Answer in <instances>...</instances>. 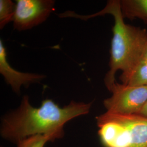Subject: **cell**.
I'll list each match as a JSON object with an SVG mask.
<instances>
[{
    "label": "cell",
    "mask_w": 147,
    "mask_h": 147,
    "mask_svg": "<svg viewBox=\"0 0 147 147\" xmlns=\"http://www.w3.org/2000/svg\"><path fill=\"white\" fill-rule=\"evenodd\" d=\"M92 104L93 102L72 101L61 107L52 99H46L39 107H35L25 95L16 109L2 117L1 136L15 144L36 135H49L53 141L62 138L65 124L75 118L89 113Z\"/></svg>",
    "instance_id": "6da1fadb"
},
{
    "label": "cell",
    "mask_w": 147,
    "mask_h": 147,
    "mask_svg": "<svg viewBox=\"0 0 147 147\" xmlns=\"http://www.w3.org/2000/svg\"><path fill=\"white\" fill-rule=\"evenodd\" d=\"M53 141V138L47 135H36L22 139L16 144L17 147H44L46 143Z\"/></svg>",
    "instance_id": "8fae6325"
},
{
    "label": "cell",
    "mask_w": 147,
    "mask_h": 147,
    "mask_svg": "<svg viewBox=\"0 0 147 147\" xmlns=\"http://www.w3.org/2000/svg\"><path fill=\"white\" fill-rule=\"evenodd\" d=\"M137 115H140L147 117V101L145 103V104L143 106L142 109L140 111L138 114Z\"/></svg>",
    "instance_id": "7c38bea8"
},
{
    "label": "cell",
    "mask_w": 147,
    "mask_h": 147,
    "mask_svg": "<svg viewBox=\"0 0 147 147\" xmlns=\"http://www.w3.org/2000/svg\"><path fill=\"white\" fill-rule=\"evenodd\" d=\"M142 59L144 61H145L146 63H147V42L143 53Z\"/></svg>",
    "instance_id": "4fadbf2b"
},
{
    "label": "cell",
    "mask_w": 147,
    "mask_h": 147,
    "mask_svg": "<svg viewBox=\"0 0 147 147\" xmlns=\"http://www.w3.org/2000/svg\"><path fill=\"white\" fill-rule=\"evenodd\" d=\"M121 84L137 87H147V63L141 59L130 71L119 77Z\"/></svg>",
    "instance_id": "9c48e42d"
},
{
    "label": "cell",
    "mask_w": 147,
    "mask_h": 147,
    "mask_svg": "<svg viewBox=\"0 0 147 147\" xmlns=\"http://www.w3.org/2000/svg\"><path fill=\"white\" fill-rule=\"evenodd\" d=\"M101 117L116 121L125 126L129 132L131 147H147V117L140 115H117L106 112Z\"/></svg>",
    "instance_id": "8992f818"
},
{
    "label": "cell",
    "mask_w": 147,
    "mask_h": 147,
    "mask_svg": "<svg viewBox=\"0 0 147 147\" xmlns=\"http://www.w3.org/2000/svg\"><path fill=\"white\" fill-rule=\"evenodd\" d=\"M53 0H17L13 19L16 30L31 29L45 21L55 11Z\"/></svg>",
    "instance_id": "277c9868"
},
{
    "label": "cell",
    "mask_w": 147,
    "mask_h": 147,
    "mask_svg": "<svg viewBox=\"0 0 147 147\" xmlns=\"http://www.w3.org/2000/svg\"><path fill=\"white\" fill-rule=\"evenodd\" d=\"M120 4L124 18L138 19L147 24V0H121Z\"/></svg>",
    "instance_id": "ba28073f"
},
{
    "label": "cell",
    "mask_w": 147,
    "mask_h": 147,
    "mask_svg": "<svg viewBox=\"0 0 147 147\" xmlns=\"http://www.w3.org/2000/svg\"><path fill=\"white\" fill-rule=\"evenodd\" d=\"M106 14L113 16L115 20L111 45L110 69L104 78L105 86L110 90L116 82L115 75L118 70H121L122 74L127 73L142 59L147 42V30L125 22L119 0L109 1L102 11L93 15L75 17L87 19Z\"/></svg>",
    "instance_id": "7a4b0ae2"
},
{
    "label": "cell",
    "mask_w": 147,
    "mask_h": 147,
    "mask_svg": "<svg viewBox=\"0 0 147 147\" xmlns=\"http://www.w3.org/2000/svg\"><path fill=\"white\" fill-rule=\"evenodd\" d=\"M104 100L106 112L117 115L138 114L147 101V87H137L116 82Z\"/></svg>",
    "instance_id": "3957f363"
},
{
    "label": "cell",
    "mask_w": 147,
    "mask_h": 147,
    "mask_svg": "<svg viewBox=\"0 0 147 147\" xmlns=\"http://www.w3.org/2000/svg\"><path fill=\"white\" fill-rule=\"evenodd\" d=\"M16 3L11 0L0 1V28L2 29L5 25L13 21Z\"/></svg>",
    "instance_id": "30bf717a"
},
{
    "label": "cell",
    "mask_w": 147,
    "mask_h": 147,
    "mask_svg": "<svg viewBox=\"0 0 147 147\" xmlns=\"http://www.w3.org/2000/svg\"><path fill=\"white\" fill-rule=\"evenodd\" d=\"M0 73L3 76L7 84L10 85L17 94L20 93L21 86L28 87L31 84L40 82L46 77L45 75L41 74L22 73L11 67L8 62L5 47L1 40H0Z\"/></svg>",
    "instance_id": "52a82bcc"
},
{
    "label": "cell",
    "mask_w": 147,
    "mask_h": 147,
    "mask_svg": "<svg viewBox=\"0 0 147 147\" xmlns=\"http://www.w3.org/2000/svg\"><path fill=\"white\" fill-rule=\"evenodd\" d=\"M98 135L105 147H131V140L127 129L116 121L96 117Z\"/></svg>",
    "instance_id": "5b68a950"
}]
</instances>
